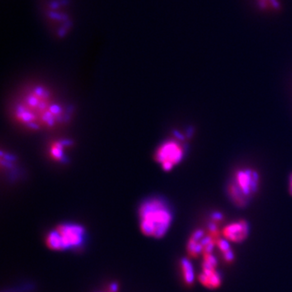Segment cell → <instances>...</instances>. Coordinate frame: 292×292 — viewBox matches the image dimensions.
<instances>
[{
    "label": "cell",
    "instance_id": "cell-1",
    "mask_svg": "<svg viewBox=\"0 0 292 292\" xmlns=\"http://www.w3.org/2000/svg\"><path fill=\"white\" fill-rule=\"evenodd\" d=\"M67 116L64 107L56 103L51 92L42 86L29 89L14 108L16 121L29 129L56 127Z\"/></svg>",
    "mask_w": 292,
    "mask_h": 292
},
{
    "label": "cell",
    "instance_id": "cell-2",
    "mask_svg": "<svg viewBox=\"0 0 292 292\" xmlns=\"http://www.w3.org/2000/svg\"><path fill=\"white\" fill-rule=\"evenodd\" d=\"M138 218L142 234L154 239L165 236L174 219L168 201L161 197H150L143 201L139 207Z\"/></svg>",
    "mask_w": 292,
    "mask_h": 292
},
{
    "label": "cell",
    "instance_id": "cell-3",
    "mask_svg": "<svg viewBox=\"0 0 292 292\" xmlns=\"http://www.w3.org/2000/svg\"><path fill=\"white\" fill-rule=\"evenodd\" d=\"M260 187V175L252 168L237 170L228 184V196L232 203L244 208L257 194Z\"/></svg>",
    "mask_w": 292,
    "mask_h": 292
},
{
    "label": "cell",
    "instance_id": "cell-4",
    "mask_svg": "<svg viewBox=\"0 0 292 292\" xmlns=\"http://www.w3.org/2000/svg\"><path fill=\"white\" fill-rule=\"evenodd\" d=\"M86 231L78 223H66L57 226L46 235V245L53 251L79 249L85 244Z\"/></svg>",
    "mask_w": 292,
    "mask_h": 292
},
{
    "label": "cell",
    "instance_id": "cell-5",
    "mask_svg": "<svg viewBox=\"0 0 292 292\" xmlns=\"http://www.w3.org/2000/svg\"><path fill=\"white\" fill-rule=\"evenodd\" d=\"M185 149L181 141L171 139L159 145L155 153V159L161 168L169 172L182 162L185 155Z\"/></svg>",
    "mask_w": 292,
    "mask_h": 292
},
{
    "label": "cell",
    "instance_id": "cell-6",
    "mask_svg": "<svg viewBox=\"0 0 292 292\" xmlns=\"http://www.w3.org/2000/svg\"><path fill=\"white\" fill-rule=\"evenodd\" d=\"M218 261L213 253L203 255L202 272L199 275L201 284L209 289H216L222 284L220 273L217 270Z\"/></svg>",
    "mask_w": 292,
    "mask_h": 292
},
{
    "label": "cell",
    "instance_id": "cell-7",
    "mask_svg": "<svg viewBox=\"0 0 292 292\" xmlns=\"http://www.w3.org/2000/svg\"><path fill=\"white\" fill-rule=\"evenodd\" d=\"M249 225L245 220H239L228 224L223 230L224 239L232 243H242L248 238Z\"/></svg>",
    "mask_w": 292,
    "mask_h": 292
},
{
    "label": "cell",
    "instance_id": "cell-8",
    "mask_svg": "<svg viewBox=\"0 0 292 292\" xmlns=\"http://www.w3.org/2000/svg\"><path fill=\"white\" fill-rule=\"evenodd\" d=\"M206 233L203 230L195 231L187 241V251L190 257H197L203 253L204 242Z\"/></svg>",
    "mask_w": 292,
    "mask_h": 292
},
{
    "label": "cell",
    "instance_id": "cell-9",
    "mask_svg": "<svg viewBox=\"0 0 292 292\" xmlns=\"http://www.w3.org/2000/svg\"><path fill=\"white\" fill-rule=\"evenodd\" d=\"M70 145L71 142L66 140L54 141L49 148L50 156L57 162H63L66 157V150Z\"/></svg>",
    "mask_w": 292,
    "mask_h": 292
},
{
    "label": "cell",
    "instance_id": "cell-10",
    "mask_svg": "<svg viewBox=\"0 0 292 292\" xmlns=\"http://www.w3.org/2000/svg\"><path fill=\"white\" fill-rule=\"evenodd\" d=\"M179 266H180L181 274H182V278L184 284L187 286L192 285L194 283L195 275L192 262L189 261V259H181Z\"/></svg>",
    "mask_w": 292,
    "mask_h": 292
},
{
    "label": "cell",
    "instance_id": "cell-11",
    "mask_svg": "<svg viewBox=\"0 0 292 292\" xmlns=\"http://www.w3.org/2000/svg\"><path fill=\"white\" fill-rule=\"evenodd\" d=\"M217 246L219 247V250L221 251L223 253V259L228 262H231L233 261L234 258V252L231 248L230 244H229V241L227 239H219L217 241Z\"/></svg>",
    "mask_w": 292,
    "mask_h": 292
},
{
    "label": "cell",
    "instance_id": "cell-12",
    "mask_svg": "<svg viewBox=\"0 0 292 292\" xmlns=\"http://www.w3.org/2000/svg\"><path fill=\"white\" fill-rule=\"evenodd\" d=\"M259 7L263 10L278 11L281 7L279 0H257Z\"/></svg>",
    "mask_w": 292,
    "mask_h": 292
},
{
    "label": "cell",
    "instance_id": "cell-13",
    "mask_svg": "<svg viewBox=\"0 0 292 292\" xmlns=\"http://www.w3.org/2000/svg\"><path fill=\"white\" fill-rule=\"evenodd\" d=\"M288 188H289V192L292 196V174L289 177V184H288Z\"/></svg>",
    "mask_w": 292,
    "mask_h": 292
},
{
    "label": "cell",
    "instance_id": "cell-14",
    "mask_svg": "<svg viewBox=\"0 0 292 292\" xmlns=\"http://www.w3.org/2000/svg\"><path fill=\"white\" fill-rule=\"evenodd\" d=\"M111 292V291H109V290H108V289H107V292Z\"/></svg>",
    "mask_w": 292,
    "mask_h": 292
}]
</instances>
